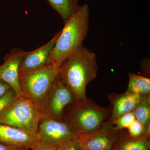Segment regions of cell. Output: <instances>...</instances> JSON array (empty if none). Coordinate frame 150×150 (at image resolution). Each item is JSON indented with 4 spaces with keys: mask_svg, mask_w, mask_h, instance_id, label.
<instances>
[{
    "mask_svg": "<svg viewBox=\"0 0 150 150\" xmlns=\"http://www.w3.org/2000/svg\"><path fill=\"white\" fill-rule=\"evenodd\" d=\"M36 134L39 142L59 147L79 137L66 122L44 114L39 121Z\"/></svg>",
    "mask_w": 150,
    "mask_h": 150,
    "instance_id": "6",
    "label": "cell"
},
{
    "mask_svg": "<svg viewBox=\"0 0 150 150\" xmlns=\"http://www.w3.org/2000/svg\"><path fill=\"white\" fill-rule=\"evenodd\" d=\"M98 70L96 55L83 45L60 66L59 76L76 100L83 99L87 86L96 78Z\"/></svg>",
    "mask_w": 150,
    "mask_h": 150,
    "instance_id": "1",
    "label": "cell"
},
{
    "mask_svg": "<svg viewBox=\"0 0 150 150\" xmlns=\"http://www.w3.org/2000/svg\"></svg>",
    "mask_w": 150,
    "mask_h": 150,
    "instance_id": "25",
    "label": "cell"
},
{
    "mask_svg": "<svg viewBox=\"0 0 150 150\" xmlns=\"http://www.w3.org/2000/svg\"><path fill=\"white\" fill-rule=\"evenodd\" d=\"M68 106L69 110L63 121L70 125L79 137L95 131L109 119L111 113L110 107H101L87 97L75 100Z\"/></svg>",
    "mask_w": 150,
    "mask_h": 150,
    "instance_id": "3",
    "label": "cell"
},
{
    "mask_svg": "<svg viewBox=\"0 0 150 150\" xmlns=\"http://www.w3.org/2000/svg\"><path fill=\"white\" fill-rule=\"evenodd\" d=\"M60 147L39 142L30 150H58Z\"/></svg>",
    "mask_w": 150,
    "mask_h": 150,
    "instance_id": "21",
    "label": "cell"
},
{
    "mask_svg": "<svg viewBox=\"0 0 150 150\" xmlns=\"http://www.w3.org/2000/svg\"><path fill=\"white\" fill-rule=\"evenodd\" d=\"M75 100L72 92L59 76L43 105V113L63 121L65 109Z\"/></svg>",
    "mask_w": 150,
    "mask_h": 150,
    "instance_id": "8",
    "label": "cell"
},
{
    "mask_svg": "<svg viewBox=\"0 0 150 150\" xmlns=\"http://www.w3.org/2000/svg\"><path fill=\"white\" fill-rule=\"evenodd\" d=\"M127 129L129 136L131 138L136 139L144 137H147L145 134L144 126L139 121L136 119Z\"/></svg>",
    "mask_w": 150,
    "mask_h": 150,
    "instance_id": "18",
    "label": "cell"
},
{
    "mask_svg": "<svg viewBox=\"0 0 150 150\" xmlns=\"http://www.w3.org/2000/svg\"><path fill=\"white\" fill-rule=\"evenodd\" d=\"M11 89L12 88L8 84L0 79V98L3 96Z\"/></svg>",
    "mask_w": 150,
    "mask_h": 150,
    "instance_id": "22",
    "label": "cell"
},
{
    "mask_svg": "<svg viewBox=\"0 0 150 150\" xmlns=\"http://www.w3.org/2000/svg\"><path fill=\"white\" fill-rule=\"evenodd\" d=\"M0 150H24L20 149L0 142Z\"/></svg>",
    "mask_w": 150,
    "mask_h": 150,
    "instance_id": "23",
    "label": "cell"
},
{
    "mask_svg": "<svg viewBox=\"0 0 150 150\" xmlns=\"http://www.w3.org/2000/svg\"><path fill=\"white\" fill-rule=\"evenodd\" d=\"M114 150V149H112V150Z\"/></svg>",
    "mask_w": 150,
    "mask_h": 150,
    "instance_id": "24",
    "label": "cell"
},
{
    "mask_svg": "<svg viewBox=\"0 0 150 150\" xmlns=\"http://www.w3.org/2000/svg\"><path fill=\"white\" fill-rule=\"evenodd\" d=\"M126 92L142 96L150 95V78L134 73H129V83Z\"/></svg>",
    "mask_w": 150,
    "mask_h": 150,
    "instance_id": "14",
    "label": "cell"
},
{
    "mask_svg": "<svg viewBox=\"0 0 150 150\" xmlns=\"http://www.w3.org/2000/svg\"><path fill=\"white\" fill-rule=\"evenodd\" d=\"M61 31L41 47L30 52H24L20 63L19 75L32 72L51 64L50 54Z\"/></svg>",
    "mask_w": 150,
    "mask_h": 150,
    "instance_id": "9",
    "label": "cell"
},
{
    "mask_svg": "<svg viewBox=\"0 0 150 150\" xmlns=\"http://www.w3.org/2000/svg\"><path fill=\"white\" fill-rule=\"evenodd\" d=\"M148 139L146 137L136 139L129 137L119 143L117 142L113 149L114 150H149V143Z\"/></svg>",
    "mask_w": 150,
    "mask_h": 150,
    "instance_id": "16",
    "label": "cell"
},
{
    "mask_svg": "<svg viewBox=\"0 0 150 150\" xmlns=\"http://www.w3.org/2000/svg\"><path fill=\"white\" fill-rule=\"evenodd\" d=\"M58 150H84L79 138L62 145Z\"/></svg>",
    "mask_w": 150,
    "mask_h": 150,
    "instance_id": "20",
    "label": "cell"
},
{
    "mask_svg": "<svg viewBox=\"0 0 150 150\" xmlns=\"http://www.w3.org/2000/svg\"><path fill=\"white\" fill-rule=\"evenodd\" d=\"M43 114L42 108L23 94L0 115V123L36 133Z\"/></svg>",
    "mask_w": 150,
    "mask_h": 150,
    "instance_id": "4",
    "label": "cell"
},
{
    "mask_svg": "<svg viewBox=\"0 0 150 150\" xmlns=\"http://www.w3.org/2000/svg\"><path fill=\"white\" fill-rule=\"evenodd\" d=\"M17 96L16 93L11 89L0 98V115L8 107Z\"/></svg>",
    "mask_w": 150,
    "mask_h": 150,
    "instance_id": "19",
    "label": "cell"
},
{
    "mask_svg": "<svg viewBox=\"0 0 150 150\" xmlns=\"http://www.w3.org/2000/svg\"><path fill=\"white\" fill-rule=\"evenodd\" d=\"M24 52L18 48L13 49L6 54L0 66V79L8 84L17 96L23 94L20 85L19 68Z\"/></svg>",
    "mask_w": 150,
    "mask_h": 150,
    "instance_id": "11",
    "label": "cell"
},
{
    "mask_svg": "<svg viewBox=\"0 0 150 150\" xmlns=\"http://www.w3.org/2000/svg\"><path fill=\"white\" fill-rule=\"evenodd\" d=\"M121 131L108 119L91 134L79 136V139L84 150H111L119 140Z\"/></svg>",
    "mask_w": 150,
    "mask_h": 150,
    "instance_id": "7",
    "label": "cell"
},
{
    "mask_svg": "<svg viewBox=\"0 0 150 150\" xmlns=\"http://www.w3.org/2000/svg\"><path fill=\"white\" fill-rule=\"evenodd\" d=\"M135 120L136 118L132 111L123 114L111 121L116 129L121 131L123 129H128Z\"/></svg>",
    "mask_w": 150,
    "mask_h": 150,
    "instance_id": "17",
    "label": "cell"
},
{
    "mask_svg": "<svg viewBox=\"0 0 150 150\" xmlns=\"http://www.w3.org/2000/svg\"><path fill=\"white\" fill-rule=\"evenodd\" d=\"M39 142L37 134L0 123V142L22 150H31Z\"/></svg>",
    "mask_w": 150,
    "mask_h": 150,
    "instance_id": "10",
    "label": "cell"
},
{
    "mask_svg": "<svg viewBox=\"0 0 150 150\" xmlns=\"http://www.w3.org/2000/svg\"><path fill=\"white\" fill-rule=\"evenodd\" d=\"M143 96L136 94L112 93L108 95L111 105L110 121L119 116L132 112L137 106Z\"/></svg>",
    "mask_w": 150,
    "mask_h": 150,
    "instance_id": "12",
    "label": "cell"
},
{
    "mask_svg": "<svg viewBox=\"0 0 150 150\" xmlns=\"http://www.w3.org/2000/svg\"><path fill=\"white\" fill-rule=\"evenodd\" d=\"M90 10L88 6H79L71 17L65 22L50 54L51 64L59 67L71 55L83 46L88 33Z\"/></svg>",
    "mask_w": 150,
    "mask_h": 150,
    "instance_id": "2",
    "label": "cell"
},
{
    "mask_svg": "<svg viewBox=\"0 0 150 150\" xmlns=\"http://www.w3.org/2000/svg\"><path fill=\"white\" fill-rule=\"evenodd\" d=\"M133 112L136 120L144 126L146 136L149 138L150 133V94L142 96Z\"/></svg>",
    "mask_w": 150,
    "mask_h": 150,
    "instance_id": "13",
    "label": "cell"
},
{
    "mask_svg": "<svg viewBox=\"0 0 150 150\" xmlns=\"http://www.w3.org/2000/svg\"><path fill=\"white\" fill-rule=\"evenodd\" d=\"M50 6L67 21L78 7V0H46Z\"/></svg>",
    "mask_w": 150,
    "mask_h": 150,
    "instance_id": "15",
    "label": "cell"
},
{
    "mask_svg": "<svg viewBox=\"0 0 150 150\" xmlns=\"http://www.w3.org/2000/svg\"><path fill=\"white\" fill-rule=\"evenodd\" d=\"M59 73L60 67L51 64L32 72L19 75L23 93L43 108Z\"/></svg>",
    "mask_w": 150,
    "mask_h": 150,
    "instance_id": "5",
    "label": "cell"
}]
</instances>
